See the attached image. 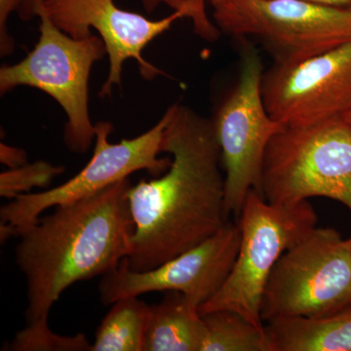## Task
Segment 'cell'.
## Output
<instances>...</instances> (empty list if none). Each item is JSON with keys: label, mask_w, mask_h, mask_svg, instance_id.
<instances>
[{"label": "cell", "mask_w": 351, "mask_h": 351, "mask_svg": "<svg viewBox=\"0 0 351 351\" xmlns=\"http://www.w3.org/2000/svg\"><path fill=\"white\" fill-rule=\"evenodd\" d=\"M164 131L161 152L170 167L127 191L134 234L126 263L145 271L213 237L230 221L225 173L213 121L176 103Z\"/></svg>", "instance_id": "cell-1"}, {"label": "cell", "mask_w": 351, "mask_h": 351, "mask_svg": "<svg viewBox=\"0 0 351 351\" xmlns=\"http://www.w3.org/2000/svg\"><path fill=\"white\" fill-rule=\"evenodd\" d=\"M128 179L59 205L19 235L16 265L27 282V324L48 319L69 287L104 276L130 255L134 221Z\"/></svg>", "instance_id": "cell-2"}, {"label": "cell", "mask_w": 351, "mask_h": 351, "mask_svg": "<svg viewBox=\"0 0 351 351\" xmlns=\"http://www.w3.org/2000/svg\"><path fill=\"white\" fill-rule=\"evenodd\" d=\"M261 195L272 204L326 197L351 211L350 122L284 127L267 145Z\"/></svg>", "instance_id": "cell-3"}, {"label": "cell", "mask_w": 351, "mask_h": 351, "mask_svg": "<svg viewBox=\"0 0 351 351\" xmlns=\"http://www.w3.org/2000/svg\"><path fill=\"white\" fill-rule=\"evenodd\" d=\"M317 221L308 200L272 204L251 191L237 219L240 243L232 271L199 313L228 309L265 327L261 304L270 274L281 256L315 228Z\"/></svg>", "instance_id": "cell-4"}, {"label": "cell", "mask_w": 351, "mask_h": 351, "mask_svg": "<svg viewBox=\"0 0 351 351\" xmlns=\"http://www.w3.org/2000/svg\"><path fill=\"white\" fill-rule=\"evenodd\" d=\"M29 2V11L40 19V38L20 63L2 66L0 91L3 95L25 85L49 95L68 117L66 147L76 154H85L96 137L88 108L90 71L107 54V48L103 39L93 34L71 38L50 20L40 0Z\"/></svg>", "instance_id": "cell-5"}, {"label": "cell", "mask_w": 351, "mask_h": 351, "mask_svg": "<svg viewBox=\"0 0 351 351\" xmlns=\"http://www.w3.org/2000/svg\"><path fill=\"white\" fill-rule=\"evenodd\" d=\"M351 306V245L334 228H313L281 256L263 292V323L320 317Z\"/></svg>", "instance_id": "cell-6"}, {"label": "cell", "mask_w": 351, "mask_h": 351, "mask_svg": "<svg viewBox=\"0 0 351 351\" xmlns=\"http://www.w3.org/2000/svg\"><path fill=\"white\" fill-rule=\"evenodd\" d=\"M219 31L262 41L276 64H295L351 41V9L306 0H226L215 4Z\"/></svg>", "instance_id": "cell-7"}, {"label": "cell", "mask_w": 351, "mask_h": 351, "mask_svg": "<svg viewBox=\"0 0 351 351\" xmlns=\"http://www.w3.org/2000/svg\"><path fill=\"white\" fill-rule=\"evenodd\" d=\"M170 106L156 125L149 131L117 144L108 141L113 127L108 122L95 125L96 145L91 160L75 177L63 184L41 191L21 195L0 209L1 243L38 223L40 215L49 208L69 204L100 193L140 170L162 175L170 167L172 158H158L164 131L172 115Z\"/></svg>", "instance_id": "cell-8"}, {"label": "cell", "mask_w": 351, "mask_h": 351, "mask_svg": "<svg viewBox=\"0 0 351 351\" xmlns=\"http://www.w3.org/2000/svg\"><path fill=\"white\" fill-rule=\"evenodd\" d=\"M263 73L257 50L244 43L239 82L212 119L225 173L226 213L237 219L250 191L261 193L267 145L285 127L265 107Z\"/></svg>", "instance_id": "cell-9"}, {"label": "cell", "mask_w": 351, "mask_h": 351, "mask_svg": "<svg viewBox=\"0 0 351 351\" xmlns=\"http://www.w3.org/2000/svg\"><path fill=\"white\" fill-rule=\"evenodd\" d=\"M265 107L287 127L343 119L351 112V41L263 73Z\"/></svg>", "instance_id": "cell-10"}, {"label": "cell", "mask_w": 351, "mask_h": 351, "mask_svg": "<svg viewBox=\"0 0 351 351\" xmlns=\"http://www.w3.org/2000/svg\"><path fill=\"white\" fill-rule=\"evenodd\" d=\"M239 223H228L213 237L156 269L136 271L124 258L99 284L104 304L122 298L154 292H180L198 306L209 301L225 283L239 254Z\"/></svg>", "instance_id": "cell-11"}, {"label": "cell", "mask_w": 351, "mask_h": 351, "mask_svg": "<svg viewBox=\"0 0 351 351\" xmlns=\"http://www.w3.org/2000/svg\"><path fill=\"white\" fill-rule=\"evenodd\" d=\"M40 3L50 20L71 38L92 36L91 27L98 31L110 58V73L100 97L110 96L112 87L121 84L122 68L126 60H136L141 73L147 80L162 73L145 61L143 50L169 29L176 21L189 18L193 25L197 22L193 9L174 11L164 19L152 21L119 8L113 0H40Z\"/></svg>", "instance_id": "cell-12"}, {"label": "cell", "mask_w": 351, "mask_h": 351, "mask_svg": "<svg viewBox=\"0 0 351 351\" xmlns=\"http://www.w3.org/2000/svg\"><path fill=\"white\" fill-rule=\"evenodd\" d=\"M265 327L272 351H351V306L320 317L276 318Z\"/></svg>", "instance_id": "cell-13"}, {"label": "cell", "mask_w": 351, "mask_h": 351, "mask_svg": "<svg viewBox=\"0 0 351 351\" xmlns=\"http://www.w3.org/2000/svg\"><path fill=\"white\" fill-rule=\"evenodd\" d=\"M145 351H201L204 321L199 306L180 292H165L162 301L151 306Z\"/></svg>", "instance_id": "cell-14"}, {"label": "cell", "mask_w": 351, "mask_h": 351, "mask_svg": "<svg viewBox=\"0 0 351 351\" xmlns=\"http://www.w3.org/2000/svg\"><path fill=\"white\" fill-rule=\"evenodd\" d=\"M151 306L136 295L113 302L97 329L91 351H145Z\"/></svg>", "instance_id": "cell-15"}, {"label": "cell", "mask_w": 351, "mask_h": 351, "mask_svg": "<svg viewBox=\"0 0 351 351\" xmlns=\"http://www.w3.org/2000/svg\"><path fill=\"white\" fill-rule=\"evenodd\" d=\"M201 315L206 330L201 351H272L265 327L256 326L241 314L221 309Z\"/></svg>", "instance_id": "cell-16"}, {"label": "cell", "mask_w": 351, "mask_h": 351, "mask_svg": "<svg viewBox=\"0 0 351 351\" xmlns=\"http://www.w3.org/2000/svg\"><path fill=\"white\" fill-rule=\"evenodd\" d=\"M48 319L36 321L27 324L24 330L18 332L10 345L4 348L12 351H91L84 334L73 337H64L55 334L48 326Z\"/></svg>", "instance_id": "cell-17"}, {"label": "cell", "mask_w": 351, "mask_h": 351, "mask_svg": "<svg viewBox=\"0 0 351 351\" xmlns=\"http://www.w3.org/2000/svg\"><path fill=\"white\" fill-rule=\"evenodd\" d=\"M64 171V166L52 165L45 161L9 169L0 175V195L12 200L21 195L31 193L34 188H45Z\"/></svg>", "instance_id": "cell-18"}, {"label": "cell", "mask_w": 351, "mask_h": 351, "mask_svg": "<svg viewBox=\"0 0 351 351\" xmlns=\"http://www.w3.org/2000/svg\"><path fill=\"white\" fill-rule=\"evenodd\" d=\"M141 2L149 14L154 12L161 4L171 7L174 11L193 9L197 15L195 32L208 40H215L219 36L218 27L209 20L205 11V0H141Z\"/></svg>", "instance_id": "cell-19"}, {"label": "cell", "mask_w": 351, "mask_h": 351, "mask_svg": "<svg viewBox=\"0 0 351 351\" xmlns=\"http://www.w3.org/2000/svg\"><path fill=\"white\" fill-rule=\"evenodd\" d=\"M24 0H0V49L1 56H6L13 51V39L7 32L6 25L9 14L19 7Z\"/></svg>", "instance_id": "cell-20"}, {"label": "cell", "mask_w": 351, "mask_h": 351, "mask_svg": "<svg viewBox=\"0 0 351 351\" xmlns=\"http://www.w3.org/2000/svg\"><path fill=\"white\" fill-rule=\"evenodd\" d=\"M0 161L9 169H15V168L21 167L27 163V154L24 149L1 143L0 145Z\"/></svg>", "instance_id": "cell-21"}, {"label": "cell", "mask_w": 351, "mask_h": 351, "mask_svg": "<svg viewBox=\"0 0 351 351\" xmlns=\"http://www.w3.org/2000/svg\"><path fill=\"white\" fill-rule=\"evenodd\" d=\"M306 1L313 2V3L316 4H321V5L351 9V0H306Z\"/></svg>", "instance_id": "cell-22"}, {"label": "cell", "mask_w": 351, "mask_h": 351, "mask_svg": "<svg viewBox=\"0 0 351 351\" xmlns=\"http://www.w3.org/2000/svg\"><path fill=\"white\" fill-rule=\"evenodd\" d=\"M223 1H226V0H210V2H211L212 5H215V4L221 3V2Z\"/></svg>", "instance_id": "cell-23"}, {"label": "cell", "mask_w": 351, "mask_h": 351, "mask_svg": "<svg viewBox=\"0 0 351 351\" xmlns=\"http://www.w3.org/2000/svg\"><path fill=\"white\" fill-rule=\"evenodd\" d=\"M343 119L346 120V121L348 122H350V123L351 124V112L348 113V114L346 115V117Z\"/></svg>", "instance_id": "cell-24"}, {"label": "cell", "mask_w": 351, "mask_h": 351, "mask_svg": "<svg viewBox=\"0 0 351 351\" xmlns=\"http://www.w3.org/2000/svg\"><path fill=\"white\" fill-rule=\"evenodd\" d=\"M350 245H351V239H350Z\"/></svg>", "instance_id": "cell-25"}]
</instances>
